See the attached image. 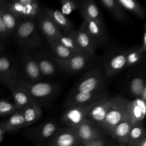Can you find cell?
<instances>
[{
	"label": "cell",
	"mask_w": 146,
	"mask_h": 146,
	"mask_svg": "<svg viewBox=\"0 0 146 146\" xmlns=\"http://www.w3.org/2000/svg\"><path fill=\"white\" fill-rule=\"evenodd\" d=\"M14 33L15 42L23 50H34L41 43L35 20L21 19Z\"/></svg>",
	"instance_id": "6da1fadb"
},
{
	"label": "cell",
	"mask_w": 146,
	"mask_h": 146,
	"mask_svg": "<svg viewBox=\"0 0 146 146\" xmlns=\"http://www.w3.org/2000/svg\"><path fill=\"white\" fill-rule=\"evenodd\" d=\"M128 102V99L121 95L113 96L100 128L111 135L116 126L127 115Z\"/></svg>",
	"instance_id": "7a4b0ae2"
},
{
	"label": "cell",
	"mask_w": 146,
	"mask_h": 146,
	"mask_svg": "<svg viewBox=\"0 0 146 146\" xmlns=\"http://www.w3.org/2000/svg\"><path fill=\"white\" fill-rule=\"evenodd\" d=\"M105 76L103 70L99 66H96L79 80L70 94L106 89Z\"/></svg>",
	"instance_id": "3957f363"
},
{
	"label": "cell",
	"mask_w": 146,
	"mask_h": 146,
	"mask_svg": "<svg viewBox=\"0 0 146 146\" xmlns=\"http://www.w3.org/2000/svg\"><path fill=\"white\" fill-rule=\"evenodd\" d=\"M15 84L25 91L34 100H46L52 97L57 92L58 87L53 83L29 82L18 78L13 80Z\"/></svg>",
	"instance_id": "277c9868"
},
{
	"label": "cell",
	"mask_w": 146,
	"mask_h": 146,
	"mask_svg": "<svg viewBox=\"0 0 146 146\" xmlns=\"http://www.w3.org/2000/svg\"><path fill=\"white\" fill-rule=\"evenodd\" d=\"M109 95L106 89L94 91L70 94L66 100L64 106L66 108L87 105L96 102Z\"/></svg>",
	"instance_id": "5b68a950"
},
{
	"label": "cell",
	"mask_w": 146,
	"mask_h": 146,
	"mask_svg": "<svg viewBox=\"0 0 146 146\" xmlns=\"http://www.w3.org/2000/svg\"><path fill=\"white\" fill-rule=\"evenodd\" d=\"M21 70L25 79L23 81L39 82L43 79L37 62L30 51L23 50L21 58Z\"/></svg>",
	"instance_id": "8992f818"
},
{
	"label": "cell",
	"mask_w": 146,
	"mask_h": 146,
	"mask_svg": "<svg viewBox=\"0 0 146 146\" xmlns=\"http://www.w3.org/2000/svg\"><path fill=\"white\" fill-rule=\"evenodd\" d=\"M93 55L75 54L65 61H55L60 68L68 73H77L87 68L94 58Z\"/></svg>",
	"instance_id": "52a82bcc"
},
{
	"label": "cell",
	"mask_w": 146,
	"mask_h": 146,
	"mask_svg": "<svg viewBox=\"0 0 146 146\" xmlns=\"http://www.w3.org/2000/svg\"><path fill=\"white\" fill-rule=\"evenodd\" d=\"M96 102L84 106L66 108L62 115V121L68 127H78L85 120H87L90 110Z\"/></svg>",
	"instance_id": "ba28073f"
},
{
	"label": "cell",
	"mask_w": 146,
	"mask_h": 146,
	"mask_svg": "<svg viewBox=\"0 0 146 146\" xmlns=\"http://www.w3.org/2000/svg\"><path fill=\"white\" fill-rule=\"evenodd\" d=\"M126 51L116 50L107 55L103 64L106 76H112L125 67Z\"/></svg>",
	"instance_id": "9c48e42d"
},
{
	"label": "cell",
	"mask_w": 146,
	"mask_h": 146,
	"mask_svg": "<svg viewBox=\"0 0 146 146\" xmlns=\"http://www.w3.org/2000/svg\"><path fill=\"white\" fill-rule=\"evenodd\" d=\"M35 21L49 44L56 40L60 36L61 31L46 14L44 9H40Z\"/></svg>",
	"instance_id": "30bf717a"
},
{
	"label": "cell",
	"mask_w": 146,
	"mask_h": 146,
	"mask_svg": "<svg viewBox=\"0 0 146 146\" xmlns=\"http://www.w3.org/2000/svg\"><path fill=\"white\" fill-rule=\"evenodd\" d=\"M113 97L108 95L96 102L90 110L87 120L100 127L111 104Z\"/></svg>",
	"instance_id": "8fae6325"
},
{
	"label": "cell",
	"mask_w": 146,
	"mask_h": 146,
	"mask_svg": "<svg viewBox=\"0 0 146 146\" xmlns=\"http://www.w3.org/2000/svg\"><path fill=\"white\" fill-rule=\"evenodd\" d=\"M43 77H52L57 75L60 67L47 52L42 51L33 54Z\"/></svg>",
	"instance_id": "7c38bea8"
},
{
	"label": "cell",
	"mask_w": 146,
	"mask_h": 146,
	"mask_svg": "<svg viewBox=\"0 0 146 146\" xmlns=\"http://www.w3.org/2000/svg\"><path fill=\"white\" fill-rule=\"evenodd\" d=\"M79 143L75 128L68 127L56 131L50 144L51 146H75Z\"/></svg>",
	"instance_id": "4fadbf2b"
},
{
	"label": "cell",
	"mask_w": 146,
	"mask_h": 146,
	"mask_svg": "<svg viewBox=\"0 0 146 146\" xmlns=\"http://www.w3.org/2000/svg\"><path fill=\"white\" fill-rule=\"evenodd\" d=\"M80 143L84 144L101 136L100 127L88 120H85L80 125L74 127Z\"/></svg>",
	"instance_id": "5bb4252c"
},
{
	"label": "cell",
	"mask_w": 146,
	"mask_h": 146,
	"mask_svg": "<svg viewBox=\"0 0 146 146\" xmlns=\"http://www.w3.org/2000/svg\"><path fill=\"white\" fill-rule=\"evenodd\" d=\"M146 103L140 98L128 100L127 106V114L132 125L143 120L145 116Z\"/></svg>",
	"instance_id": "9a60e30c"
},
{
	"label": "cell",
	"mask_w": 146,
	"mask_h": 146,
	"mask_svg": "<svg viewBox=\"0 0 146 146\" xmlns=\"http://www.w3.org/2000/svg\"><path fill=\"white\" fill-rule=\"evenodd\" d=\"M75 38L78 47L83 53L95 55L96 47L87 31L84 21L79 30L75 31Z\"/></svg>",
	"instance_id": "2e32d148"
},
{
	"label": "cell",
	"mask_w": 146,
	"mask_h": 146,
	"mask_svg": "<svg viewBox=\"0 0 146 146\" xmlns=\"http://www.w3.org/2000/svg\"><path fill=\"white\" fill-rule=\"evenodd\" d=\"M87 31L93 40L96 47H100L106 41V33L104 25L87 17H83Z\"/></svg>",
	"instance_id": "e0dca14e"
},
{
	"label": "cell",
	"mask_w": 146,
	"mask_h": 146,
	"mask_svg": "<svg viewBox=\"0 0 146 146\" xmlns=\"http://www.w3.org/2000/svg\"><path fill=\"white\" fill-rule=\"evenodd\" d=\"M6 84L11 92L17 110L23 109L34 100L25 91L17 86L13 80L6 83Z\"/></svg>",
	"instance_id": "ac0fdd59"
},
{
	"label": "cell",
	"mask_w": 146,
	"mask_h": 146,
	"mask_svg": "<svg viewBox=\"0 0 146 146\" xmlns=\"http://www.w3.org/2000/svg\"><path fill=\"white\" fill-rule=\"evenodd\" d=\"M16 65L6 56H0V81L5 84L17 79Z\"/></svg>",
	"instance_id": "d6986e66"
},
{
	"label": "cell",
	"mask_w": 146,
	"mask_h": 146,
	"mask_svg": "<svg viewBox=\"0 0 146 146\" xmlns=\"http://www.w3.org/2000/svg\"><path fill=\"white\" fill-rule=\"evenodd\" d=\"M78 8L80 9L83 17H87L99 24L104 25L100 11L94 1L85 0L78 1Z\"/></svg>",
	"instance_id": "ffe728a7"
},
{
	"label": "cell",
	"mask_w": 146,
	"mask_h": 146,
	"mask_svg": "<svg viewBox=\"0 0 146 146\" xmlns=\"http://www.w3.org/2000/svg\"><path fill=\"white\" fill-rule=\"evenodd\" d=\"M46 14L50 18L56 27L63 31L72 30V24L71 21L60 11L50 8L43 9Z\"/></svg>",
	"instance_id": "44dd1931"
},
{
	"label": "cell",
	"mask_w": 146,
	"mask_h": 146,
	"mask_svg": "<svg viewBox=\"0 0 146 146\" xmlns=\"http://www.w3.org/2000/svg\"><path fill=\"white\" fill-rule=\"evenodd\" d=\"M4 1L5 0H1L0 2V15L4 26L9 33L11 34L14 33L21 19L13 14L6 8L4 5Z\"/></svg>",
	"instance_id": "7402d4cb"
},
{
	"label": "cell",
	"mask_w": 146,
	"mask_h": 146,
	"mask_svg": "<svg viewBox=\"0 0 146 146\" xmlns=\"http://www.w3.org/2000/svg\"><path fill=\"white\" fill-rule=\"evenodd\" d=\"M131 127L132 125L127 114L122 120L116 126L111 135L113 139L122 144L127 143Z\"/></svg>",
	"instance_id": "603a6c76"
},
{
	"label": "cell",
	"mask_w": 146,
	"mask_h": 146,
	"mask_svg": "<svg viewBox=\"0 0 146 146\" xmlns=\"http://www.w3.org/2000/svg\"><path fill=\"white\" fill-rule=\"evenodd\" d=\"M24 119L25 127H27L39 120L42 115V110L39 103L33 101L26 107L22 109Z\"/></svg>",
	"instance_id": "cb8c5ba5"
},
{
	"label": "cell",
	"mask_w": 146,
	"mask_h": 146,
	"mask_svg": "<svg viewBox=\"0 0 146 146\" xmlns=\"http://www.w3.org/2000/svg\"><path fill=\"white\" fill-rule=\"evenodd\" d=\"M144 76L141 73H137L130 76L127 83L128 92L133 96L138 98L144 87H145Z\"/></svg>",
	"instance_id": "d4e9b609"
},
{
	"label": "cell",
	"mask_w": 146,
	"mask_h": 146,
	"mask_svg": "<svg viewBox=\"0 0 146 146\" xmlns=\"http://www.w3.org/2000/svg\"><path fill=\"white\" fill-rule=\"evenodd\" d=\"M57 131V125L52 121H48L28 131L29 135L41 139H46L52 136Z\"/></svg>",
	"instance_id": "484cf974"
},
{
	"label": "cell",
	"mask_w": 146,
	"mask_h": 146,
	"mask_svg": "<svg viewBox=\"0 0 146 146\" xmlns=\"http://www.w3.org/2000/svg\"><path fill=\"white\" fill-rule=\"evenodd\" d=\"M75 30L61 32L60 36L56 39L62 44L70 50L74 54L83 53L78 47L75 38Z\"/></svg>",
	"instance_id": "4316f807"
},
{
	"label": "cell",
	"mask_w": 146,
	"mask_h": 146,
	"mask_svg": "<svg viewBox=\"0 0 146 146\" xmlns=\"http://www.w3.org/2000/svg\"><path fill=\"white\" fill-rule=\"evenodd\" d=\"M49 44L53 54L52 58L54 61H65L74 54H75L56 40Z\"/></svg>",
	"instance_id": "83f0119b"
},
{
	"label": "cell",
	"mask_w": 146,
	"mask_h": 146,
	"mask_svg": "<svg viewBox=\"0 0 146 146\" xmlns=\"http://www.w3.org/2000/svg\"><path fill=\"white\" fill-rule=\"evenodd\" d=\"M100 2L117 21L121 22L127 21V15L116 0H101Z\"/></svg>",
	"instance_id": "f1b7e54d"
},
{
	"label": "cell",
	"mask_w": 146,
	"mask_h": 146,
	"mask_svg": "<svg viewBox=\"0 0 146 146\" xmlns=\"http://www.w3.org/2000/svg\"><path fill=\"white\" fill-rule=\"evenodd\" d=\"M145 137V131L143 122H140L132 125L127 143L128 146H137Z\"/></svg>",
	"instance_id": "f546056e"
},
{
	"label": "cell",
	"mask_w": 146,
	"mask_h": 146,
	"mask_svg": "<svg viewBox=\"0 0 146 146\" xmlns=\"http://www.w3.org/2000/svg\"><path fill=\"white\" fill-rule=\"evenodd\" d=\"M6 131H16L25 127V119L22 110H17L5 121Z\"/></svg>",
	"instance_id": "4dcf8cb0"
},
{
	"label": "cell",
	"mask_w": 146,
	"mask_h": 146,
	"mask_svg": "<svg viewBox=\"0 0 146 146\" xmlns=\"http://www.w3.org/2000/svg\"><path fill=\"white\" fill-rule=\"evenodd\" d=\"M144 52L140 47H134L126 51L125 67L137 66L142 60Z\"/></svg>",
	"instance_id": "1f68e13d"
},
{
	"label": "cell",
	"mask_w": 146,
	"mask_h": 146,
	"mask_svg": "<svg viewBox=\"0 0 146 146\" xmlns=\"http://www.w3.org/2000/svg\"><path fill=\"white\" fill-rule=\"evenodd\" d=\"M118 4L123 8L135 13L140 18L145 17V10L141 5L134 0H116Z\"/></svg>",
	"instance_id": "d6a6232c"
},
{
	"label": "cell",
	"mask_w": 146,
	"mask_h": 146,
	"mask_svg": "<svg viewBox=\"0 0 146 146\" xmlns=\"http://www.w3.org/2000/svg\"><path fill=\"white\" fill-rule=\"evenodd\" d=\"M40 9L39 2L36 0H33L30 3L24 6L21 19L35 20Z\"/></svg>",
	"instance_id": "836d02e7"
},
{
	"label": "cell",
	"mask_w": 146,
	"mask_h": 146,
	"mask_svg": "<svg viewBox=\"0 0 146 146\" xmlns=\"http://www.w3.org/2000/svg\"><path fill=\"white\" fill-rule=\"evenodd\" d=\"M4 5L6 8L11 13L21 19L23 11L24 6L21 5L18 1H5Z\"/></svg>",
	"instance_id": "e575fe53"
},
{
	"label": "cell",
	"mask_w": 146,
	"mask_h": 146,
	"mask_svg": "<svg viewBox=\"0 0 146 146\" xmlns=\"http://www.w3.org/2000/svg\"><path fill=\"white\" fill-rule=\"evenodd\" d=\"M17 110L14 103L6 100H0V116L12 114Z\"/></svg>",
	"instance_id": "d590c367"
},
{
	"label": "cell",
	"mask_w": 146,
	"mask_h": 146,
	"mask_svg": "<svg viewBox=\"0 0 146 146\" xmlns=\"http://www.w3.org/2000/svg\"><path fill=\"white\" fill-rule=\"evenodd\" d=\"M62 13L66 14H70L74 10L79 7L78 1H73L71 0H62Z\"/></svg>",
	"instance_id": "8d00e7d4"
},
{
	"label": "cell",
	"mask_w": 146,
	"mask_h": 146,
	"mask_svg": "<svg viewBox=\"0 0 146 146\" xmlns=\"http://www.w3.org/2000/svg\"><path fill=\"white\" fill-rule=\"evenodd\" d=\"M9 35H10V34L9 33V32H8L7 30L6 29V28L5 27V26H4V25L2 21L1 15H0V40L5 39Z\"/></svg>",
	"instance_id": "74e56055"
},
{
	"label": "cell",
	"mask_w": 146,
	"mask_h": 146,
	"mask_svg": "<svg viewBox=\"0 0 146 146\" xmlns=\"http://www.w3.org/2000/svg\"><path fill=\"white\" fill-rule=\"evenodd\" d=\"M83 146H104V142L102 139L98 138L89 142L83 144Z\"/></svg>",
	"instance_id": "f35d334b"
},
{
	"label": "cell",
	"mask_w": 146,
	"mask_h": 146,
	"mask_svg": "<svg viewBox=\"0 0 146 146\" xmlns=\"http://www.w3.org/2000/svg\"><path fill=\"white\" fill-rule=\"evenodd\" d=\"M140 49L142 50L143 52L145 53L146 51V26L145 23L144 26V34H143V41L141 43V46L140 47Z\"/></svg>",
	"instance_id": "ab89813d"
},
{
	"label": "cell",
	"mask_w": 146,
	"mask_h": 146,
	"mask_svg": "<svg viewBox=\"0 0 146 146\" xmlns=\"http://www.w3.org/2000/svg\"><path fill=\"white\" fill-rule=\"evenodd\" d=\"M6 131V124L5 121L0 123V136H3L5 132Z\"/></svg>",
	"instance_id": "60d3db41"
},
{
	"label": "cell",
	"mask_w": 146,
	"mask_h": 146,
	"mask_svg": "<svg viewBox=\"0 0 146 146\" xmlns=\"http://www.w3.org/2000/svg\"><path fill=\"white\" fill-rule=\"evenodd\" d=\"M139 98H140L144 102H146V87H144L142 90Z\"/></svg>",
	"instance_id": "b9f144b4"
},
{
	"label": "cell",
	"mask_w": 146,
	"mask_h": 146,
	"mask_svg": "<svg viewBox=\"0 0 146 146\" xmlns=\"http://www.w3.org/2000/svg\"><path fill=\"white\" fill-rule=\"evenodd\" d=\"M137 146H146V137L141 140Z\"/></svg>",
	"instance_id": "7bdbcfd3"
},
{
	"label": "cell",
	"mask_w": 146,
	"mask_h": 146,
	"mask_svg": "<svg viewBox=\"0 0 146 146\" xmlns=\"http://www.w3.org/2000/svg\"><path fill=\"white\" fill-rule=\"evenodd\" d=\"M2 48H3V45L0 43V52L2 51Z\"/></svg>",
	"instance_id": "ee69618b"
},
{
	"label": "cell",
	"mask_w": 146,
	"mask_h": 146,
	"mask_svg": "<svg viewBox=\"0 0 146 146\" xmlns=\"http://www.w3.org/2000/svg\"><path fill=\"white\" fill-rule=\"evenodd\" d=\"M3 136H0V143H1V141L3 140Z\"/></svg>",
	"instance_id": "f6af8a7d"
},
{
	"label": "cell",
	"mask_w": 146,
	"mask_h": 146,
	"mask_svg": "<svg viewBox=\"0 0 146 146\" xmlns=\"http://www.w3.org/2000/svg\"><path fill=\"white\" fill-rule=\"evenodd\" d=\"M120 146H125V145H124V144H121V145H120Z\"/></svg>",
	"instance_id": "bcb514c9"
},
{
	"label": "cell",
	"mask_w": 146,
	"mask_h": 146,
	"mask_svg": "<svg viewBox=\"0 0 146 146\" xmlns=\"http://www.w3.org/2000/svg\"><path fill=\"white\" fill-rule=\"evenodd\" d=\"M82 146H83V145H82Z\"/></svg>",
	"instance_id": "7dc6e473"
},
{
	"label": "cell",
	"mask_w": 146,
	"mask_h": 146,
	"mask_svg": "<svg viewBox=\"0 0 146 146\" xmlns=\"http://www.w3.org/2000/svg\"><path fill=\"white\" fill-rule=\"evenodd\" d=\"M0 2H1V0H0Z\"/></svg>",
	"instance_id": "c3c4849f"
}]
</instances>
